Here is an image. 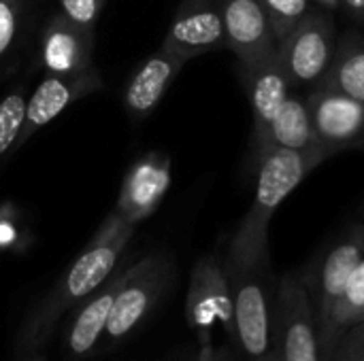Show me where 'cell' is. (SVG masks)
<instances>
[{"mask_svg":"<svg viewBox=\"0 0 364 361\" xmlns=\"http://www.w3.org/2000/svg\"><path fill=\"white\" fill-rule=\"evenodd\" d=\"M318 166L316 157L286 149H267L258 155L254 200L230 238L226 270H252L269 262V226L275 211Z\"/></svg>","mask_w":364,"mask_h":361,"instance_id":"cell-1","label":"cell"},{"mask_svg":"<svg viewBox=\"0 0 364 361\" xmlns=\"http://www.w3.org/2000/svg\"><path fill=\"white\" fill-rule=\"evenodd\" d=\"M134 228H136L134 223H128L115 211L107 217V221L100 226V230L96 232L87 249L75 260L70 270L64 274V279L51 291V296L43 302V306L30 319L23 332L26 345H32V347L41 345L49 336V330L53 328V323L70 306L90 298L98 287L105 285L119 255L130 243Z\"/></svg>","mask_w":364,"mask_h":361,"instance_id":"cell-2","label":"cell"},{"mask_svg":"<svg viewBox=\"0 0 364 361\" xmlns=\"http://www.w3.org/2000/svg\"><path fill=\"white\" fill-rule=\"evenodd\" d=\"M337 43L339 36L333 13L318 6L279 40L277 57L294 91L307 94L326 79L337 53Z\"/></svg>","mask_w":364,"mask_h":361,"instance_id":"cell-3","label":"cell"},{"mask_svg":"<svg viewBox=\"0 0 364 361\" xmlns=\"http://www.w3.org/2000/svg\"><path fill=\"white\" fill-rule=\"evenodd\" d=\"M232 287L235 340L250 361L273 351L275 300L269 294V262L252 270H226Z\"/></svg>","mask_w":364,"mask_h":361,"instance_id":"cell-4","label":"cell"},{"mask_svg":"<svg viewBox=\"0 0 364 361\" xmlns=\"http://www.w3.org/2000/svg\"><path fill=\"white\" fill-rule=\"evenodd\" d=\"M273 355L275 361H322L307 285L292 272L282 279L275 294Z\"/></svg>","mask_w":364,"mask_h":361,"instance_id":"cell-5","label":"cell"},{"mask_svg":"<svg viewBox=\"0 0 364 361\" xmlns=\"http://www.w3.org/2000/svg\"><path fill=\"white\" fill-rule=\"evenodd\" d=\"M173 277V264L166 255H147L122 274L119 289L107 321L109 343L124 340L154 311Z\"/></svg>","mask_w":364,"mask_h":361,"instance_id":"cell-6","label":"cell"},{"mask_svg":"<svg viewBox=\"0 0 364 361\" xmlns=\"http://www.w3.org/2000/svg\"><path fill=\"white\" fill-rule=\"evenodd\" d=\"M318 149L324 160L346 151H364V102L335 91L331 87L318 85L305 94Z\"/></svg>","mask_w":364,"mask_h":361,"instance_id":"cell-7","label":"cell"},{"mask_svg":"<svg viewBox=\"0 0 364 361\" xmlns=\"http://www.w3.org/2000/svg\"><path fill=\"white\" fill-rule=\"evenodd\" d=\"M186 315L190 326L200 334L203 345H209V334L222 326L235 338L232 321V287L224 262L218 255H207L196 262L190 279Z\"/></svg>","mask_w":364,"mask_h":361,"instance_id":"cell-8","label":"cell"},{"mask_svg":"<svg viewBox=\"0 0 364 361\" xmlns=\"http://www.w3.org/2000/svg\"><path fill=\"white\" fill-rule=\"evenodd\" d=\"M363 257L364 226L356 223L322 255L314 279H303L316 315V332H320L326 326L341 291L346 289L352 272L363 262Z\"/></svg>","mask_w":364,"mask_h":361,"instance_id":"cell-9","label":"cell"},{"mask_svg":"<svg viewBox=\"0 0 364 361\" xmlns=\"http://www.w3.org/2000/svg\"><path fill=\"white\" fill-rule=\"evenodd\" d=\"M226 30V45L241 68L277 55V36L262 0H218Z\"/></svg>","mask_w":364,"mask_h":361,"instance_id":"cell-10","label":"cell"},{"mask_svg":"<svg viewBox=\"0 0 364 361\" xmlns=\"http://www.w3.org/2000/svg\"><path fill=\"white\" fill-rule=\"evenodd\" d=\"M224 47L228 45L218 0H183L162 40V49L186 62Z\"/></svg>","mask_w":364,"mask_h":361,"instance_id":"cell-11","label":"cell"},{"mask_svg":"<svg viewBox=\"0 0 364 361\" xmlns=\"http://www.w3.org/2000/svg\"><path fill=\"white\" fill-rule=\"evenodd\" d=\"M171 185V160L160 153L145 155L124 181L115 213L128 223L149 217Z\"/></svg>","mask_w":364,"mask_h":361,"instance_id":"cell-12","label":"cell"},{"mask_svg":"<svg viewBox=\"0 0 364 361\" xmlns=\"http://www.w3.org/2000/svg\"><path fill=\"white\" fill-rule=\"evenodd\" d=\"M98 87H100V79L94 70H87L75 77L47 74L26 102V119H23V128L19 134V145L26 138H30L32 132L53 121L77 98Z\"/></svg>","mask_w":364,"mask_h":361,"instance_id":"cell-13","label":"cell"},{"mask_svg":"<svg viewBox=\"0 0 364 361\" xmlns=\"http://www.w3.org/2000/svg\"><path fill=\"white\" fill-rule=\"evenodd\" d=\"M241 74L254 115V147H258L269 123L294 89L277 55L262 60L250 68H241Z\"/></svg>","mask_w":364,"mask_h":361,"instance_id":"cell-14","label":"cell"},{"mask_svg":"<svg viewBox=\"0 0 364 361\" xmlns=\"http://www.w3.org/2000/svg\"><path fill=\"white\" fill-rule=\"evenodd\" d=\"M267 149H286V151L311 155L320 164L324 162V157L318 149V138H316V130H314V121H311V113H309L305 94L292 91L286 98L279 113L269 123L262 140L258 143L256 155H260Z\"/></svg>","mask_w":364,"mask_h":361,"instance_id":"cell-15","label":"cell"},{"mask_svg":"<svg viewBox=\"0 0 364 361\" xmlns=\"http://www.w3.org/2000/svg\"><path fill=\"white\" fill-rule=\"evenodd\" d=\"M90 30L73 23L64 13L55 15L43 36V64L47 74L75 77L92 70Z\"/></svg>","mask_w":364,"mask_h":361,"instance_id":"cell-16","label":"cell"},{"mask_svg":"<svg viewBox=\"0 0 364 361\" xmlns=\"http://www.w3.org/2000/svg\"><path fill=\"white\" fill-rule=\"evenodd\" d=\"M183 66L186 60L160 47L158 53L145 60L141 68L132 74L126 87V109L134 117H143L149 111H154Z\"/></svg>","mask_w":364,"mask_h":361,"instance_id":"cell-17","label":"cell"},{"mask_svg":"<svg viewBox=\"0 0 364 361\" xmlns=\"http://www.w3.org/2000/svg\"><path fill=\"white\" fill-rule=\"evenodd\" d=\"M119 283H122V274L115 277L111 283H107L102 287V291L92 296L90 302L79 311V315L75 317V321L68 330V338H66V347H68L70 355L83 357V355L92 353V349L98 345L100 336L107 330V321H109Z\"/></svg>","mask_w":364,"mask_h":361,"instance_id":"cell-18","label":"cell"},{"mask_svg":"<svg viewBox=\"0 0 364 361\" xmlns=\"http://www.w3.org/2000/svg\"><path fill=\"white\" fill-rule=\"evenodd\" d=\"M320 85L364 102V34L360 30H348L339 36L335 60Z\"/></svg>","mask_w":364,"mask_h":361,"instance_id":"cell-19","label":"cell"},{"mask_svg":"<svg viewBox=\"0 0 364 361\" xmlns=\"http://www.w3.org/2000/svg\"><path fill=\"white\" fill-rule=\"evenodd\" d=\"M364 319V257L352 272L346 289L341 291L326 326L318 332V343H320V357L322 353L333 345V340L350 326L358 323Z\"/></svg>","mask_w":364,"mask_h":361,"instance_id":"cell-20","label":"cell"},{"mask_svg":"<svg viewBox=\"0 0 364 361\" xmlns=\"http://www.w3.org/2000/svg\"><path fill=\"white\" fill-rule=\"evenodd\" d=\"M26 91H11L0 100V160L9 149L19 147V134L26 119Z\"/></svg>","mask_w":364,"mask_h":361,"instance_id":"cell-21","label":"cell"},{"mask_svg":"<svg viewBox=\"0 0 364 361\" xmlns=\"http://www.w3.org/2000/svg\"><path fill=\"white\" fill-rule=\"evenodd\" d=\"M262 4L271 19L277 43L316 9L314 0H262Z\"/></svg>","mask_w":364,"mask_h":361,"instance_id":"cell-22","label":"cell"},{"mask_svg":"<svg viewBox=\"0 0 364 361\" xmlns=\"http://www.w3.org/2000/svg\"><path fill=\"white\" fill-rule=\"evenodd\" d=\"M322 361H364V319L346 328L322 353Z\"/></svg>","mask_w":364,"mask_h":361,"instance_id":"cell-23","label":"cell"},{"mask_svg":"<svg viewBox=\"0 0 364 361\" xmlns=\"http://www.w3.org/2000/svg\"><path fill=\"white\" fill-rule=\"evenodd\" d=\"M62 13L77 26L92 30L94 21L98 19L105 0H60Z\"/></svg>","mask_w":364,"mask_h":361,"instance_id":"cell-24","label":"cell"},{"mask_svg":"<svg viewBox=\"0 0 364 361\" xmlns=\"http://www.w3.org/2000/svg\"><path fill=\"white\" fill-rule=\"evenodd\" d=\"M19 28V0H0V57L15 43Z\"/></svg>","mask_w":364,"mask_h":361,"instance_id":"cell-25","label":"cell"},{"mask_svg":"<svg viewBox=\"0 0 364 361\" xmlns=\"http://www.w3.org/2000/svg\"><path fill=\"white\" fill-rule=\"evenodd\" d=\"M339 9L354 26H364V0H341Z\"/></svg>","mask_w":364,"mask_h":361,"instance_id":"cell-26","label":"cell"},{"mask_svg":"<svg viewBox=\"0 0 364 361\" xmlns=\"http://www.w3.org/2000/svg\"><path fill=\"white\" fill-rule=\"evenodd\" d=\"M314 2H316L318 9H324L328 13H335L339 9V4H341V0H314Z\"/></svg>","mask_w":364,"mask_h":361,"instance_id":"cell-27","label":"cell"},{"mask_svg":"<svg viewBox=\"0 0 364 361\" xmlns=\"http://www.w3.org/2000/svg\"><path fill=\"white\" fill-rule=\"evenodd\" d=\"M198 361H218V357L213 355V351L207 347V349H203V353H200V360Z\"/></svg>","mask_w":364,"mask_h":361,"instance_id":"cell-28","label":"cell"},{"mask_svg":"<svg viewBox=\"0 0 364 361\" xmlns=\"http://www.w3.org/2000/svg\"><path fill=\"white\" fill-rule=\"evenodd\" d=\"M254 361H275V355H273V351H271L269 355H264V357H260V360H254Z\"/></svg>","mask_w":364,"mask_h":361,"instance_id":"cell-29","label":"cell"}]
</instances>
